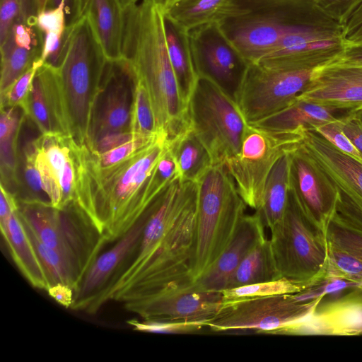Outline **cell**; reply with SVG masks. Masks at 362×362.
<instances>
[{
  "instance_id": "31",
  "label": "cell",
  "mask_w": 362,
  "mask_h": 362,
  "mask_svg": "<svg viewBox=\"0 0 362 362\" xmlns=\"http://www.w3.org/2000/svg\"><path fill=\"white\" fill-rule=\"evenodd\" d=\"M25 114L19 107H1V184L6 189L18 184L17 138Z\"/></svg>"
},
{
  "instance_id": "22",
  "label": "cell",
  "mask_w": 362,
  "mask_h": 362,
  "mask_svg": "<svg viewBox=\"0 0 362 362\" xmlns=\"http://www.w3.org/2000/svg\"><path fill=\"white\" fill-rule=\"evenodd\" d=\"M265 226L257 212L245 215L231 240L216 261L198 279L192 281L193 289L199 291H221L245 255L267 238Z\"/></svg>"
},
{
  "instance_id": "50",
  "label": "cell",
  "mask_w": 362,
  "mask_h": 362,
  "mask_svg": "<svg viewBox=\"0 0 362 362\" xmlns=\"http://www.w3.org/2000/svg\"><path fill=\"white\" fill-rule=\"evenodd\" d=\"M177 1L178 0H155L156 4L162 9L163 12H164L171 5H173L175 2Z\"/></svg>"
},
{
  "instance_id": "18",
  "label": "cell",
  "mask_w": 362,
  "mask_h": 362,
  "mask_svg": "<svg viewBox=\"0 0 362 362\" xmlns=\"http://www.w3.org/2000/svg\"><path fill=\"white\" fill-rule=\"evenodd\" d=\"M297 98L333 110L362 112V66L339 59L320 66Z\"/></svg>"
},
{
  "instance_id": "7",
  "label": "cell",
  "mask_w": 362,
  "mask_h": 362,
  "mask_svg": "<svg viewBox=\"0 0 362 362\" xmlns=\"http://www.w3.org/2000/svg\"><path fill=\"white\" fill-rule=\"evenodd\" d=\"M18 214L44 244L67 261L78 285L101 248L108 243L74 203L58 209L48 202H23L18 204Z\"/></svg>"
},
{
  "instance_id": "1",
  "label": "cell",
  "mask_w": 362,
  "mask_h": 362,
  "mask_svg": "<svg viewBox=\"0 0 362 362\" xmlns=\"http://www.w3.org/2000/svg\"><path fill=\"white\" fill-rule=\"evenodd\" d=\"M198 184L177 175L156 200L140 242L97 300L124 303L190 284L196 244Z\"/></svg>"
},
{
  "instance_id": "53",
  "label": "cell",
  "mask_w": 362,
  "mask_h": 362,
  "mask_svg": "<svg viewBox=\"0 0 362 362\" xmlns=\"http://www.w3.org/2000/svg\"><path fill=\"white\" fill-rule=\"evenodd\" d=\"M38 13L46 9L47 0H36Z\"/></svg>"
},
{
  "instance_id": "25",
  "label": "cell",
  "mask_w": 362,
  "mask_h": 362,
  "mask_svg": "<svg viewBox=\"0 0 362 362\" xmlns=\"http://www.w3.org/2000/svg\"><path fill=\"white\" fill-rule=\"evenodd\" d=\"M302 334H362V301L344 296L321 302L301 322Z\"/></svg>"
},
{
  "instance_id": "33",
  "label": "cell",
  "mask_w": 362,
  "mask_h": 362,
  "mask_svg": "<svg viewBox=\"0 0 362 362\" xmlns=\"http://www.w3.org/2000/svg\"><path fill=\"white\" fill-rule=\"evenodd\" d=\"M228 0H178L163 13L185 30L189 32L216 21Z\"/></svg>"
},
{
  "instance_id": "42",
  "label": "cell",
  "mask_w": 362,
  "mask_h": 362,
  "mask_svg": "<svg viewBox=\"0 0 362 362\" xmlns=\"http://www.w3.org/2000/svg\"><path fill=\"white\" fill-rule=\"evenodd\" d=\"M317 6L341 25L362 4V0H315Z\"/></svg>"
},
{
  "instance_id": "27",
  "label": "cell",
  "mask_w": 362,
  "mask_h": 362,
  "mask_svg": "<svg viewBox=\"0 0 362 362\" xmlns=\"http://www.w3.org/2000/svg\"><path fill=\"white\" fill-rule=\"evenodd\" d=\"M163 28L170 61L182 99L188 106L199 81L189 37L182 29L163 13Z\"/></svg>"
},
{
  "instance_id": "5",
  "label": "cell",
  "mask_w": 362,
  "mask_h": 362,
  "mask_svg": "<svg viewBox=\"0 0 362 362\" xmlns=\"http://www.w3.org/2000/svg\"><path fill=\"white\" fill-rule=\"evenodd\" d=\"M57 67L71 138L86 145L95 94L107 59L86 16L69 21Z\"/></svg>"
},
{
  "instance_id": "29",
  "label": "cell",
  "mask_w": 362,
  "mask_h": 362,
  "mask_svg": "<svg viewBox=\"0 0 362 362\" xmlns=\"http://www.w3.org/2000/svg\"><path fill=\"white\" fill-rule=\"evenodd\" d=\"M333 110L300 99L288 107L269 117L250 124L275 132L293 131L300 127L314 129L316 126L335 120Z\"/></svg>"
},
{
  "instance_id": "49",
  "label": "cell",
  "mask_w": 362,
  "mask_h": 362,
  "mask_svg": "<svg viewBox=\"0 0 362 362\" xmlns=\"http://www.w3.org/2000/svg\"><path fill=\"white\" fill-rule=\"evenodd\" d=\"M346 296L362 301V284Z\"/></svg>"
},
{
  "instance_id": "47",
  "label": "cell",
  "mask_w": 362,
  "mask_h": 362,
  "mask_svg": "<svg viewBox=\"0 0 362 362\" xmlns=\"http://www.w3.org/2000/svg\"><path fill=\"white\" fill-rule=\"evenodd\" d=\"M362 23V4L349 17L342 25L344 33H346Z\"/></svg>"
},
{
  "instance_id": "14",
  "label": "cell",
  "mask_w": 362,
  "mask_h": 362,
  "mask_svg": "<svg viewBox=\"0 0 362 362\" xmlns=\"http://www.w3.org/2000/svg\"><path fill=\"white\" fill-rule=\"evenodd\" d=\"M137 77L132 64L122 57L106 61L93 102L88 137L90 147L105 136L131 131Z\"/></svg>"
},
{
  "instance_id": "40",
  "label": "cell",
  "mask_w": 362,
  "mask_h": 362,
  "mask_svg": "<svg viewBox=\"0 0 362 362\" xmlns=\"http://www.w3.org/2000/svg\"><path fill=\"white\" fill-rule=\"evenodd\" d=\"M23 155L24 167L23 175L28 193L27 199L24 201L49 202L48 200L44 198L46 194L42 189L40 175L35 165L33 153L30 142L24 147Z\"/></svg>"
},
{
  "instance_id": "3",
  "label": "cell",
  "mask_w": 362,
  "mask_h": 362,
  "mask_svg": "<svg viewBox=\"0 0 362 362\" xmlns=\"http://www.w3.org/2000/svg\"><path fill=\"white\" fill-rule=\"evenodd\" d=\"M124 16L122 57L147 90L158 129L170 143L192 127L167 49L163 12L155 0H143Z\"/></svg>"
},
{
  "instance_id": "13",
  "label": "cell",
  "mask_w": 362,
  "mask_h": 362,
  "mask_svg": "<svg viewBox=\"0 0 362 362\" xmlns=\"http://www.w3.org/2000/svg\"><path fill=\"white\" fill-rule=\"evenodd\" d=\"M317 306L316 303L298 302L293 293L225 301L206 325L214 332L252 331L276 334Z\"/></svg>"
},
{
  "instance_id": "2",
  "label": "cell",
  "mask_w": 362,
  "mask_h": 362,
  "mask_svg": "<svg viewBox=\"0 0 362 362\" xmlns=\"http://www.w3.org/2000/svg\"><path fill=\"white\" fill-rule=\"evenodd\" d=\"M74 203L108 243L125 235L171 181L176 165L165 134L107 166L92 163L79 146Z\"/></svg>"
},
{
  "instance_id": "8",
  "label": "cell",
  "mask_w": 362,
  "mask_h": 362,
  "mask_svg": "<svg viewBox=\"0 0 362 362\" xmlns=\"http://www.w3.org/2000/svg\"><path fill=\"white\" fill-rule=\"evenodd\" d=\"M270 233L271 249L279 278L305 288L325 276V228L304 213L289 192L283 220Z\"/></svg>"
},
{
  "instance_id": "37",
  "label": "cell",
  "mask_w": 362,
  "mask_h": 362,
  "mask_svg": "<svg viewBox=\"0 0 362 362\" xmlns=\"http://www.w3.org/2000/svg\"><path fill=\"white\" fill-rule=\"evenodd\" d=\"M127 324L135 331L158 334H193L206 327L204 322L168 318L131 319Z\"/></svg>"
},
{
  "instance_id": "10",
  "label": "cell",
  "mask_w": 362,
  "mask_h": 362,
  "mask_svg": "<svg viewBox=\"0 0 362 362\" xmlns=\"http://www.w3.org/2000/svg\"><path fill=\"white\" fill-rule=\"evenodd\" d=\"M305 127L275 132L247 124L238 153L225 165L246 205L257 211L267 177L284 153L296 149L303 139Z\"/></svg>"
},
{
  "instance_id": "34",
  "label": "cell",
  "mask_w": 362,
  "mask_h": 362,
  "mask_svg": "<svg viewBox=\"0 0 362 362\" xmlns=\"http://www.w3.org/2000/svg\"><path fill=\"white\" fill-rule=\"evenodd\" d=\"M22 222L45 269L50 286L60 283L69 285L75 291L78 286V281L67 261L57 251L44 244L24 221L22 220Z\"/></svg>"
},
{
  "instance_id": "24",
  "label": "cell",
  "mask_w": 362,
  "mask_h": 362,
  "mask_svg": "<svg viewBox=\"0 0 362 362\" xmlns=\"http://www.w3.org/2000/svg\"><path fill=\"white\" fill-rule=\"evenodd\" d=\"M71 20L86 16L107 60L122 58L124 9L117 0H73ZM70 20V21H71Z\"/></svg>"
},
{
  "instance_id": "41",
  "label": "cell",
  "mask_w": 362,
  "mask_h": 362,
  "mask_svg": "<svg viewBox=\"0 0 362 362\" xmlns=\"http://www.w3.org/2000/svg\"><path fill=\"white\" fill-rule=\"evenodd\" d=\"M66 4L62 3L58 7L45 9L37 14V26L42 35H64L67 23L66 20Z\"/></svg>"
},
{
  "instance_id": "51",
  "label": "cell",
  "mask_w": 362,
  "mask_h": 362,
  "mask_svg": "<svg viewBox=\"0 0 362 362\" xmlns=\"http://www.w3.org/2000/svg\"><path fill=\"white\" fill-rule=\"evenodd\" d=\"M73 0H47L46 9L54 8L58 7L63 2H71Z\"/></svg>"
},
{
  "instance_id": "38",
  "label": "cell",
  "mask_w": 362,
  "mask_h": 362,
  "mask_svg": "<svg viewBox=\"0 0 362 362\" xmlns=\"http://www.w3.org/2000/svg\"><path fill=\"white\" fill-rule=\"evenodd\" d=\"M42 64L40 59L34 62L31 67L0 93L1 107H21L30 89L37 70Z\"/></svg>"
},
{
  "instance_id": "16",
  "label": "cell",
  "mask_w": 362,
  "mask_h": 362,
  "mask_svg": "<svg viewBox=\"0 0 362 362\" xmlns=\"http://www.w3.org/2000/svg\"><path fill=\"white\" fill-rule=\"evenodd\" d=\"M189 37L199 77L212 81L234 99L250 63L216 21L192 29Z\"/></svg>"
},
{
  "instance_id": "6",
  "label": "cell",
  "mask_w": 362,
  "mask_h": 362,
  "mask_svg": "<svg viewBox=\"0 0 362 362\" xmlns=\"http://www.w3.org/2000/svg\"><path fill=\"white\" fill-rule=\"evenodd\" d=\"M197 184L193 281L221 255L245 215L247 206L225 165H212Z\"/></svg>"
},
{
  "instance_id": "46",
  "label": "cell",
  "mask_w": 362,
  "mask_h": 362,
  "mask_svg": "<svg viewBox=\"0 0 362 362\" xmlns=\"http://www.w3.org/2000/svg\"><path fill=\"white\" fill-rule=\"evenodd\" d=\"M339 60L355 65L362 66V41L348 43Z\"/></svg>"
},
{
  "instance_id": "9",
  "label": "cell",
  "mask_w": 362,
  "mask_h": 362,
  "mask_svg": "<svg viewBox=\"0 0 362 362\" xmlns=\"http://www.w3.org/2000/svg\"><path fill=\"white\" fill-rule=\"evenodd\" d=\"M191 127L212 165H225L241 146L247 125L235 100L212 81L199 77L189 100Z\"/></svg>"
},
{
  "instance_id": "30",
  "label": "cell",
  "mask_w": 362,
  "mask_h": 362,
  "mask_svg": "<svg viewBox=\"0 0 362 362\" xmlns=\"http://www.w3.org/2000/svg\"><path fill=\"white\" fill-rule=\"evenodd\" d=\"M170 150L182 180L197 182L212 166L209 152L192 129L170 143Z\"/></svg>"
},
{
  "instance_id": "17",
  "label": "cell",
  "mask_w": 362,
  "mask_h": 362,
  "mask_svg": "<svg viewBox=\"0 0 362 362\" xmlns=\"http://www.w3.org/2000/svg\"><path fill=\"white\" fill-rule=\"evenodd\" d=\"M192 283L124 302V307L142 319L185 320L206 325L221 308L224 303L223 294L221 291L194 290Z\"/></svg>"
},
{
  "instance_id": "45",
  "label": "cell",
  "mask_w": 362,
  "mask_h": 362,
  "mask_svg": "<svg viewBox=\"0 0 362 362\" xmlns=\"http://www.w3.org/2000/svg\"><path fill=\"white\" fill-rule=\"evenodd\" d=\"M47 291L59 304L66 308H71L74 299V290L71 286L56 284L52 285Z\"/></svg>"
},
{
  "instance_id": "28",
  "label": "cell",
  "mask_w": 362,
  "mask_h": 362,
  "mask_svg": "<svg viewBox=\"0 0 362 362\" xmlns=\"http://www.w3.org/2000/svg\"><path fill=\"white\" fill-rule=\"evenodd\" d=\"M291 151L284 153L273 166L266 182L260 206L255 211L270 232L281 223L286 212Z\"/></svg>"
},
{
  "instance_id": "32",
  "label": "cell",
  "mask_w": 362,
  "mask_h": 362,
  "mask_svg": "<svg viewBox=\"0 0 362 362\" xmlns=\"http://www.w3.org/2000/svg\"><path fill=\"white\" fill-rule=\"evenodd\" d=\"M279 279L273 258L269 239L259 241L243 259L230 276L229 289Z\"/></svg>"
},
{
  "instance_id": "21",
  "label": "cell",
  "mask_w": 362,
  "mask_h": 362,
  "mask_svg": "<svg viewBox=\"0 0 362 362\" xmlns=\"http://www.w3.org/2000/svg\"><path fill=\"white\" fill-rule=\"evenodd\" d=\"M20 107L41 134H62L71 136L57 67L45 63L38 68Z\"/></svg>"
},
{
  "instance_id": "52",
  "label": "cell",
  "mask_w": 362,
  "mask_h": 362,
  "mask_svg": "<svg viewBox=\"0 0 362 362\" xmlns=\"http://www.w3.org/2000/svg\"><path fill=\"white\" fill-rule=\"evenodd\" d=\"M124 10L136 5L138 0H117Z\"/></svg>"
},
{
  "instance_id": "48",
  "label": "cell",
  "mask_w": 362,
  "mask_h": 362,
  "mask_svg": "<svg viewBox=\"0 0 362 362\" xmlns=\"http://www.w3.org/2000/svg\"><path fill=\"white\" fill-rule=\"evenodd\" d=\"M348 43H355L362 41V23L344 34Z\"/></svg>"
},
{
  "instance_id": "44",
  "label": "cell",
  "mask_w": 362,
  "mask_h": 362,
  "mask_svg": "<svg viewBox=\"0 0 362 362\" xmlns=\"http://www.w3.org/2000/svg\"><path fill=\"white\" fill-rule=\"evenodd\" d=\"M341 121L343 132L362 153V112H347Z\"/></svg>"
},
{
  "instance_id": "26",
  "label": "cell",
  "mask_w": 362,
  "mask_h": 362,
  "mask_svg": "<svg viewBox=\"0 0 362 362\" xmlns=\"http://www.w3.org/2000/svg\"><path fill=\"white\" fill-rule=\"evenodd\" d=\"M1 231L13 262L24 277L33 286L47 291L49 282L18 209L11 213Z\"/></svg>"
},
{
  "instance_id": "43",
  "label": "cell",
  "mask_w": 362,
  "mask_h": 362,
  "mask_svg": "<svg viewBox=\"0 0 362 362\" xmlns=\"http://www.w3.org/2000/svg\"><path fill=\"white\" fill-rule=\"evenodd\" d=\"M20 11V0H0V45L6 39Z\"/></svg>"
},
{
  "instance_id": "36",
  "label": "cell",
  "mask_w": 362,
  "mask_h": 362,
  "mask_svg": "<svg viewBox=\"0 0 362 362\" xmlns=\"http://www.w3.org/2000/svg\"><path fill=\"white\" fill-rule=\"evenodd\" d=\"M303 288L286 279L279 278L270 281L224 289L221 292L225 301L239 299L291 294L299 292Z\"/></svg>"
},
{
  "instance_id": "11",
  "label": "cell",
  "mask_w": 362,
  "mask_h": 362,
  "mask_svg": "<svg viewBox=\"0 0 362 362\" xmlns=\"http://www.w3.org/2000/svg\"><path fill=\"white\" fill-rule=\"evenodd\" d=\"M317 67L250 63L234 95L246 122L255 123L292 105Z\"/></svg>"
},
{
  "instance_id": "35",
  "label": "cell",
  "mask_w": 362,
  "mask_h": 362,
  "mask_svg": "<svg viewBox=\"0 0 362 362\" xmlns=\"http://www.w3.org/2000/svg\"><path fill=\"white\" fill-rule=\"evenodd\" d=\"M131 131L146 137H153L160 133L157 127L148 91L138 79L134 92Z\"/></svg>"
},
{
  "instance_id": "4",
  "label": "cell",
  "mask_w": 362,
  "mask_h": 362,
  "mask_svg": "<svg viewBox=\"0 0 362 362\" xmlns=\"http://www.w3.org/2000/svg\"><path fill=\"white\" fill-rule=\"evenodd\" d=\"M325 13L315 0H228L216 22L244 58L256 63L288 33Z\"/></svg>"
},
{
  "instance_id": "39",
  "label": "cell",
  "mask_w": 362,
  "mask_h": 362,
  "mask_svg": "<svg viewBox=\"0 0 362 362\" xmlns=\"http://www.w3.org/2000/svg\"><path fill=\"white\" fill-rule=\"evenodd\" d=\"M311 129L317 132L341 152L362 163V153L343 132L341 117Z\"/></svg>"
},
{
  "instance_id": "19",
  "label": "cell",
  "mask_w": 362,
  "mask_h": 362,
  "mask_svg": "<svg viewBox=\"0 0 362 362\" xmlns=\"http://www.w3.org/2000/svg\"><path fill=\"white\" fill-rule=\"evenodd\" d=\"M155 202L112 248L98 255L90 265L74 291L72 310L92 314L100 296L118 276L137 247Z\"/></svg>"
},
{
  "instance_id": "12",
  "label": "cell",
  "mask_w": 362,
  "mask_h": 362,
  "mask_svg": "<svg viewBox=\"0 0 362 362\" xmlns=\"http://www.w3.org/2000/svg\"><path fill=\"white\" fill-rule=\"evenodd\" d=\"M298 148L337 191L334 215L362 232V163L311 129L305 128Z\"/></svg>"
},
{
  "instance_id": "23",
  "label": "cell",
  "mask_w": 362,
  "mask_h": 362,
  "mask_svg": "<svg viewBox=\"0 0 362 362\" xmlns=\"http://www.w3.org/2000/svg\"><path fill=\"white\" fill-rule=\"evenodd\" d=\"M327 262L325 276L362 284V232L334 214L326 229Z\"/></svg>"
},
{
  "instance_id": "15",
  "label": "cell",
  "mask_w": 362,
  "mask_h": 362,
  "mask_svg": "<svg viewBox=\"0 0 362 362\" xmlns=\"http://www.w3.org/2000/svg\"><path fill=\"white\" fill-rule=\"evenodd\" d=\"M30 144L50 204L62 209L74 203L79 146L70 136L52 133L41 134Z\"/></svg>"
},
{
  "instance_id": "20",
  "label": "cell",
  "mask_w": 362,
  "mask_h": 362,
  "mask_svg": "<svg viewBox=\"0 0 362 362\" xmlns=\"http://www.w3.org/2000/svg\"><path fill=\"white\" fill-rule=\"evenodd\" d=\"M289 195L304 213L326 229L335 211L337 192L298 146L291 152Z\"/></svg>"
}]
</instances>
